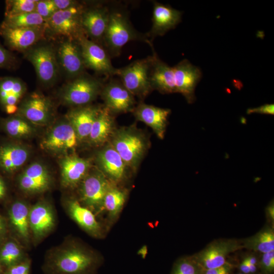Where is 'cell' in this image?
Returning a JSON list of instances; mask_svg holds the SVG:
<instances>
[{"label":"cell","mask_w":274,"mask_h":274,"mask_svg":"<svg viewBox=\"0 0 274 274\" xmlns=\"http://www.w3.org/2000/svg\"><path fill=\"white\" fill-rule=\"evenodd\" d=\"M103 262L98 252L69 238L47 252L42 269L44 274H96Z\"/></svg>","instance_id":"1"},{"label":"cell","mask_w":274,"mask_h":274,"mask_svg":"<svg viewBox=\"0 0 274 274\" xmlns=\"http://www.w3.org/2000/svg\"><path fill=\"white\" fill-rule=\"evenodd\" d=\"M135 40L144 41L151 45V42L144 35L134 28L125 12L117 10L111 11L103 41L109 55L118 56L126 44Z\"/></svg>","instance_id":"2"},{"label":"cell","mask_w":274,"mask_h":274,"mask_svg":"<svg viewBox=\"0 0 274 274\" xmlns=\"http://www.w3.org/2000/svg\"><path fill=\"white\" fill-rule=\"evenodd\" d=\"M103 86L100 80L83 74L64 86L59 94L60 99L67 106L88 105L100 94Z\"/></svg>","instance_id":"3"},{"label":"cell","mask_w":274,"mask_h":274,"mask_svg":"<svg viewBox=\"0 0 274 274\" xmlns=\"http://www.w3.org/2000/svg\"><path fill=\"white\" fill-rule=\"evenodd\" d=\"M112 146L126 166L135 169L147 148L144 136L132 128H122L112 135Z\"/></svg>","instance_id":"4"},{"label":"cell","mask_w":274,"mask_h":274,"mask_svg":"<svg viewBox=\"0 0 274 274\" xmlns=\"http://www.w3.org/2000/svg\"><path fill=\"white\" fill-rule=\"evenodd\" d=\"M99 169L89 171L79 186L80 202L94 213L103 211L105 196L112 183Z\"/></svg>","instance_id":"5"},{"label":"cell","mask_w":274,"mask_h":274,"mask_svg":"<svg viewBox=\"0 0 274 274\" xmlns=\"http://www.w3.org/2000/svg\"><path fill=\"white\" fill-rule=\"evenodd\" d=\"M151 62V56L118 68L116 75L133 96L144 98L153 90L149 77Z\"/></svg>","instance_id":"6"},{"label":"cell","mask_w":274,"mask_h":274,"mask_svg":"<svg viewBox=\"0 0 274 274\" xmlns=\"http://www.w3.org/2000/svg\"><path fill=\"white\" fill-rule=\"evenodd\" d=\"M85 8L78 3L68 9L58 10L46 20V26L57 35L78 41L86 36L81 23L82 14Z\"/></svg>","instance_id":"7"},{"label":"cell","mask_w":274,"mask_h":274,"mask_svg":"<svg viewBox=\"0 0 274 274\" xmlns=\"http://www.w3.org/2000/svg\"><path fill=\"white\" fill-rule=\"evenodd\" d=\"M78 141L74 128L65 119L57 122L48 131L41 147L51 154L64 156L76 148Z\"/></svg>","instance_id":"8"},{"label":"cell","mask_w":274,"mask_h":274,"mask_svg":"<svg viewBox=\"0 0 274 274\" xmlns=\"http://www.w3.org/2000/svg\"><path fill=\"white\" fill-rule=\"evenodd\" d=\"M242 248L241 240L218 239L212 242L192 256L202 269L214 268L224 264L230 253Z\"/></svg>","instance_id":"9"},{"label":"cell","mask_w":274,"mask_h":274,"mask_svg":"<svg viewBox=\"0 0 274 274\" xmlns=\"http://www.w3.org/2000/svg\"><path fill=\"white\" fill-rule=\"evenodd\" d=\"M77 41L86 67L108 77L116 75L118 68L112 65L110 56L102 46L88 39L86 36L82 37Z\"/></svg>","instance_id":"10"},{"label":"cell","mask_w":274,"mask_h":274,"mask_svg":"<svg viewBox=\"0 0 274 274\" xmlns=\"http://www.w3.org/2000/svg\"><path fill=\"white\" fill-rule=\"evenodd\" d=\"M27 59L32 64L39 80L45 85H51L58 74V61L53 48L48 45L40 46L26 53Z\"/></svg>","instance_id":"11"},{"label":"cell","mask_w":274,"mask_h":274,"mask_svg":"<svg viewBox=\"0 0 274 274\" xmlns=\"http://www.w3.org/2000/svg\"><path fill=\"white\" fill-rule=\"evenodd\" d=\"M18 114L36 125H45L51 120L53 106L51 100L38 92H33L20 104Z\"/></svg>","instance_id":"12"},{"label":"cell","mask_w":274,"mask_h":274,"mask_svg":"<svg viewBox=\"0 0 274 274\" xmlns=\"http://www.w3.org/2000/svg\"><path fill=\"white\" fill-rule=\"evenodd\" d=\"M29 222L34 243H39L49 234L55 226V215L51 204L42 200L30 207Z\"/></svg>","instance_id":"13"},{"label":"cell","mask_w":274,"mask_h":274,"mask_svg":"<svg viewBox=\"0 0 274 274\" xmlns=\"http://www.w3.org/2000/svg\"><path fill=\"white\" fill-rule=\"evenodd\" d=\"M19 188L27 194H37L47 190L51 186L52 177L47 167L35 161L28 165L18 176Z\"/></svg>","instance_id":"14"},{"label":"cell","mask_w":274,"mask_h":274,"mask_svg":"<svg viewBox=\"0 0 274 274\" xmlns=\"http://www.w3.org/2000/svg\"><path fill=\"white\" fill-rule=\"evenodd\" d=\"M100 94L105 107L111 113H126L132 111L134 109V96L121 81L112 79L104 85Z\"/></svg>","instance_id":"15"},{"label":"cell","mask_w":274,"mask_h":274,"mask_svg":"<svg viewBox=\"0 0 274 274\" xmlns=\"http://www.w3.org/2000/svg\"><path fill=\"white\" fill-rule=\"evenodd\" d=\"M63 202L68 216L84 231L95 238H100L103 236L102 227L93 212L83 206L79 200L75 198H66Z\"/></svg>","instance_id":"16"},{"label":"cell","mask_w":274,"mask_h":274,"mask_svg":"<svg viewBox=\"0 0 274 274\" xmlns=\"http://www.w3.org/2000/svg\"><path fill=\"white\" fill-rule=\"evenodd\" d=\"M176 92L181 93L189 103L195 99V89L201 79L200 70L184 59L173 66Z\"/></svg>","instance_id":"17"},{"label":"cell","mask_w":274,"mask_h":274,"mask_svg":"<svg viewBox=\"0 0 274 274\" xmlns=\"http://www.w3.org/2000/svg\"><path fill=\"white\" fill-rule=\"evenodd\" d=\"M60 180L62 186L66 188H74L89 172L90 160L80 158L76 155L67 154L59 160Z\"/></svg>","instance_id":"18"},{"label":"cell","mask_w":274,"mask_h":274,"mask_svg":"<svg viewBox=\"0 0 274 274\" xmlns=\"http://www.w3.org/2000/svg\"><path fill=\"white\" fill-rule=\"evenodd\" d=\"M57 55L60 64L70 77L74 79L84 74L86 67L77 41L64 40L58 48Z\"/></svg>","instance_id":"19"},{"label":"cell","mask_w":274,"mask_h":274,"mask_svg":"<svg viewBox=\"0 0 274 274\" xmlns=\"http://www.w3.org/2000/svg\"><path fill=\"white\" fill-rule=\"evenodd\" d=\"M45 27L12 28L1 24L0 34L10 48L22 51L29 48L42 38Z\"/></svg>","instance_id":"20"},{"label":"cell","mask_w":274,"mask_h":274,"mask_svg":"<svg viewBox=\"0 0 274 274\" xmlns=\"http://www.w3.org/2000/svg\"><path fill=\"white\" fill-rule=\"evenodd\" d=\"M110 10L105 6L85 8L81 18L82 28L86 37L103 41L108 24Z\"/></svg>","instance_id":"21"},{"label":"cell","mask_w":274,"mask_h":274,"mask_svg":"<svg viewBox=\"0 0 274 274\" xmlns=\"http://www.w3.org/2000/svg\"><path fill=\"white\" fill-rule=\"evenodd\" d=\"M182 12L169 6L154 3L152 25L149 35L152 40L157 36L164 35L175 28L181 22Z\"/></svg>","instance_id":"22"},{"label":"cell","mask_w":274,"mask_h":274,"mask_svg":"<svg viewBox=\"0 0 274 274\" xmlns=\"http://www.w3.org/2000/svg\"><path fill=\"white\" fill-rule=\"evenodd\" d=\"M96 161L99 170L111 182H119L124 178L126 165L112 145L97 152Z\"/></svg>","instance_id":"23"},{"label":"cell","mask_w":274,"mask_h":274,"mask_svg":"<svg viewBox=\"0 0 274 274\" xmlns=\"http://www.w3.org/2000/svg\"><path fill=\"white\" fill-rule=\"evenodd\" d=\"M149 77L152 89L162 93L176 92L173 67L160 59L155 53L151 56Z\"/></svg>","instance_id":"24"},{"label":"cell","mask_w":274,"mask_h":274,"mask_svg":"<svg viewBox=\"0 0 274 274\" xmlns=\"http://www.w3.org/2000/svg\"><path fill=\"white\" fill-rule=\"evenodd\" d=\"M133 111L137 120L150 126L159 138L163 139L169 109L140 103Z\"/></svg>","instance_id":"25"},{"label":"cell","mask_w":274,"mask_h":274,"mask_svg":"<svg viewBox=\"0 0 274 274\" xmlns=\"http://www.w3.org/2000/svg\"><path fill=\"white\" fill-rule=\"evenodd\" d=\"M30 151L25 146L14 142L0 145V169L8 174L17 171L26 162Z\"/></svg>","instance_id":"26"},{"label":"cell","mask_w":274,"mask_h":274,"mask_svg":"<svg viewBox=\"0 0 274 274\" xmlns=\"http://www.w3.org/2000/svg\"><path fill=\"white\" fill-rule=\"evenodd\" d=\"M100 109L97 107L88 105L78 107L68 112L66 119L74 128L78 141L87 140Z\"/></svg>","instance_id":"27"},{"label":"cell","mask_w":274,"mask_h":274,"mask_svg":"<svg viewBox=\"0 0 274 274\" xmlns=\"http://www.w3.org/2000/svg\"><path fill=\"white\" fill-rule=\"evenodd\" d=\"M30 207L22 200H16L11 205L9 218L11 225L17 236L26 244L29 243L31 233L29 222Z\"/></svg>","instance_id":"28"},{"label":"cell","mask_w":274,"mask_h":274,"mask_svg":"<svg viewBox=\"0 0 274 274\" xmlns=\"http://www.w3.org/2000/svg\"><path fill=\"white\" fill-rule=\"evenodd\" d=\"M114 132V120L112 113L105 107L100 108L87 140L90 145L100 146L112 136Z\"/></svg>","instance_id":"29"},{"label":"cell","mask_w":274,"mask_h":274,"mask_svg":"<svg viewBox=\"0 0 274 274\" xmlns=\"http://www.w3.org/2000/svg\"><path fill=\"white\" fill-rule=\"evenodd\" d=\"M1 124L3 130L14 139H26L36 132L35 125L18 114L2 119Z\"/></svg>","instance_id":"30"},{"label":"cell","mask_w":274,"mask_h":274,"mask_svg":"<svg viewBox=\"0 0 274 274\" xmlns=\"http://www.w3.org/2000/svg\"><path fill=\"white\" fill-rule=\"evenodd\" d=\"M26 91V86L20 79L14 77L0 78V103L4 108L17 105Z\"/></svg>","instance_id":"31"},{"label":"cell","mask_w":274,"mask_h":274,"mask_svg":"<svg viewBox=\"0 0 274 274\" xmlns=\"http://www.w3.org/2000/svg\"><path fill=\"white\" fill-rule=\"evenodd\" d=\"M243 248L262 254L274 251V231L267 225L255 234L241 240Z\"/></svg>","instance_id":"32"},{"label":"cell","mask_w":274,"mask_h":274,"mask_svg":"<svg viewBox=\"0 0 274 274\" xmlns=\"http://www.w3.org/2000/svg\"><path fill=\"white\" fill-rule=\"evenodd\" d=\"M126 199V192L112 184L103 202V211L107 213L110 221L113 222L117 219L122 211Z\"/></svg>","instance_id":"33"},{"label":"cell","mask_w":274,"mask_h":274,"mask_svg":"<svg viewBox=\"0 0 274 274\" xmlns=\"http://www.w3.org/2000/svg\"><path fill=\"white\" fill-rule=\"evenodd\" d=\"M27 257L21 246L16 241L11 239L0 247V263L8 268L17 264Z\"/></svg>","instance_id":"34"},{"label":"cell","mask_w":274,"mask_h":274,"mask_svg":"<svg viewBox=\"0 0 274 274\" xmlns=\"http://www.w3.org/2000/svg\"><path fill=\"white\" fill-rule=\"evenodd\" d=\"M2 24L12 28H32L46 26V20L32 12L6 17Z\"/></svg>","instance_id":"35"},{"label":"cell","mask_w":274,"mask_h":274,"mask_svg":"<svg viewBox=\"0 0 274 274\" xmlns=\"http://www.w3.org/2000/svg\"><path fill=\"white\" fill-rule=\"evenodd\" d=\"M202 270L192 255L186 256L174 262L170 274H202Z\"/></svg>","instance_id":"36"},{"label":"cell","mask_w":274,"mask_h":274,"mask_svg":"<svg viewBox=\"0 0 274 274\" xmlns=\"http://www.w3.org/2000/svg\"><path fill=\"white\" fill-rule=\"evenodd\" d=\"M38 0H9L6 2V17L35 12Z\"/></svg>","instance_id":"37"},{"label":"cell","mask_w":274,"mask_h":274,"mask_svg":"<svg viewBox=\"0 0 274 274\" xmlns=\"http://www.w3.org/2000/svg\"><path fill=\"white\" fill-rule=\"evenodd\" d=\"M258 267L260 274H273L274 251L262 254Z\"/></svg>","instance_id":"38"},{"label":"cell","mask_w":274,"mask_h":274,"mask_svg":"<svg viewBox=\"0 0 274 274\" xmlns=\"http://www.w3.org/2000/svg\"><path fill=\"white\" fill-rule=\"evenodd\" d=\"M58 10L52 0L38 1L35 9V12L45 20L50 18Z\"/></svg>","instance_id":"39"},{"label":"cell","mask_w":274,"mask_h":274,"mask_svg":"<svg viewBox=\"0 0 274 274\" xmlns=\"http://www.w3.org/2000/svg\"><path fill=\"white\" fill-rule=\"evenodd\" d=\"M31 261L26 258L22 261L6 268L3 274H30Z\"/></svg>","instance_id":"40"},{"label":"cell","mask_w":274,"mask_h":274,"mask_svg":"<svg viewBox=\"0 0 274 274\" xmlns=\"http://www.w3.org/2000/svg\"><path fill=\"white\" fill-rule=\"evenodd\" d=\"M234 265L227 261L223 265L214 268L202 269V274H231Z\"/></svg>","instance_id":"41"},{"label":"cell","mask_w":274,"mask_h":274,"mask_svg":"<svg viewBox=\"0 0 274 274\" xmlns=\"http://www.w3.org/2000/svg\"><path fill=\"white\" fill-rule=\"evenodd\" d=\"M14 60V58L11 53L0 44V67L10 66Z\"/></svg>","instance_id":"42"},{"label":"cell","mask_w":274,"mask_h":274,"mask_svg":"<svg viewBox=\"0 0 274 274\" xmlns=\"http://www.w3.org/2000/svg\"><path fill=\"white\" fill-rule=\"evenodd\" d=\"M247 113H260L273 115L274 105L273 104H265L257 108H250L248 109Z\"/></svg>","instance_id":"43"},{"label":"cell","mask_w":274,"mask_h":274,"mask_svg":"<svg viewBox=\"0 0 274 274\" xmlns=\"http://www.w3.org/2000/svg\"><path fill=\"white\" fill-rule=\"evenodd\" d=\"M58 10H63L73 7L78 4V2L72 0H52Z\"/></svg>","instance_id":"44"},{"label":"cell","mask_w":274,"mask_h":274,"mask_svg":"<svg viewBox=\"0 0 274 274\" xmlns=\"http://www.w3.org/2000/svg\"><path fill=\"white\" fill-rule=\"evenodd\" d=\"M265 213L267 219L271 224H273L274 222V204L273 202H271L267 207L265 210Z\"/></svg>","instance_id":"45"},{"label":"cell","mask_w":274,"mask_h":274,"mask_svg":"<svg viewBox=\"0 0 274 274\" xmlns=\"http://www.w3.org/2000/svg\"><path fill=\"white\" fill-rule=\"evenodd\" d=\"M238 268L240 271V272L244 274H250L248 263L245 258H244L241 262L239 263Z\"/></svg>","instance_id":"46"},{"label":"cell","mask_w":274,"mask_h":274,"mask_svg":"<svg viewBox=\"0 0 274 274\" xmlns=\"http://www.w3.org/2000/svg\"><path fill=\"white\" fill-rule=\"evenodd\" d=\"M6 228V222L3 216L0 215V241L5 234Z\"/></svg>","instance_id":"47"},{"label":"cell","mask_w":274,"mask_h":274,"mask_svg":"<svg viewBox=\"0 0 274 274\" xmlns=\"http://www.w3.org/2000/svg\"><path fill=\"white\" fill-rule=\"evenodd\" d=\"M244 258L248 264L258 266L259 259L256 255L253 254L248 255Z\"/></svg>","instance_id":"48"},{"label":"cell","mask_w":274,"mask_h":274,"mask_svg":"<svg viewBox=\"0 0 274 274\" xmlns=\"http://www.w3.org/2000/svg\"><path fill=\"white\" fill-rule=\"evenodd\" d=\"M7 186L3 179L0 176V200L3 199L7 194Z\"/></svg>","instance_id":"49"},{"label":"cell","mask_w":274,"mask_h":274,"mask_svg":"<svg viewBox=\"0 0 274 274\" xmlns=\"http://www.w3.org/2000/svg\"><path fill=\"white\" fill-rule=\"evenodd\" d=\"M4 108L6 112L10 115L17 112L18 109V107L17 105H8L5 106Z\"/></svg>","instance_id":"50"},{"label":"cell","mask_w":274,"mask_h":274,"mask_svg":"<svg viewBox=\"0 0 274 274\" xmlns=\"http://www.w3.org/2000/svg\"><path fill=\"white\" fill-rule=\"evenodd\" d=\"M3 266L0 263V274L4 273L3 270Z\"/></svg>","instance_id":"51"},{"label":"cell","mask_w":274,"mask_h":274,"mask_svg":"<svg viewBox=\"0 0 274 274\" xmlns=\"http://www.w3.org/2000/svg\"><path fill=\"white\" fill-rule=\"evenodd\" d=\"M237 274H244V273H242V272H239V273H237Z\"/></svg>","instance_id":"52"}]
</instances>
